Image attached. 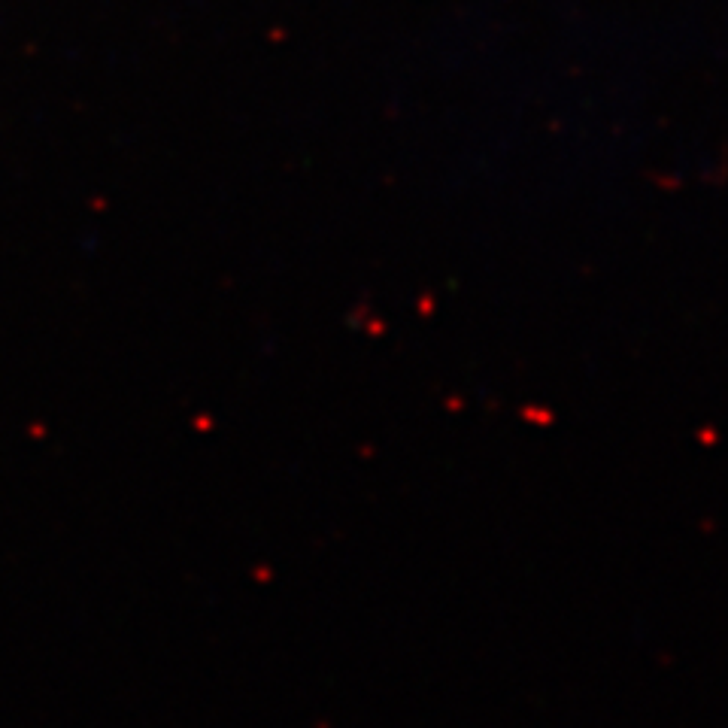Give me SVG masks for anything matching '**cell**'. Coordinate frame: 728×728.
Listing matches in <instances>:
<instances>
[]
</instances>
